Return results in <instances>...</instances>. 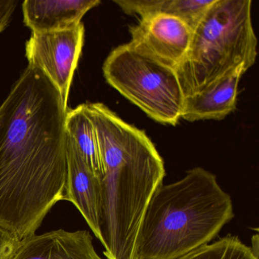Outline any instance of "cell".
I'll return each mask as SVG.
<instances>
[{
	"label": "cell",
	"instance_id": "5bb4252c",
	"mask_svg": "<svg viewBox=\"0 0 259 259\" xmlns=\"http://www.w3.org/2000/svg\"><path fill=\"white\" fill-rule=\"evenodd\" d=\"M177 259H258V254L237 236L227 235Z\"/></svg>",
	"mask_w": 259,
	"mask_h": 259
},
{
	"label": "cell",
	"instance_id": "5b68a950",
	"mask_svg": "<svg viewBox=\"0 0 259 259\" xmlns=\"http://www.w3.org/2000/svg\"><path fill=\"white\" fill-rule=\"evenodd\" d=\"M107 82L156 122L176 125L184 95L175 69L127 45L113 49L104 62Z\"/></svg>",
	"mask_w": 259,
	"mask_h": 259
},
{
	"label": "cell",
	"instance_id": "8fae6325",
	"mask_svg": "<svg viewBox=\"0 0 259 259\" xmlns=\"http://www.w3.org/2000/svg\"><path fill=\"white\" fill-rule=\"evenodd\" d=\"M99 0H25L24 22L32 32L60 31L76 26Z\"/></svg>",
	"mask_w": 259,
	"mask_h": 259
},
{
	"label": "cell",
	"instance_id": "4fadbf2b",
	"mask_svg": "<svg viewBox=\"0 0 259 259\" xmlns=\"http://www.w3.org/2000/svg\"><path fill=\"white\" fill-rule=\"evenodd\" d=\"M66 128L86 164L101 179L103 167L96 130L84 110V104L75 109H68Z\"/></svg>",
	"mask_w": 259,
	"mask_h": 259
},
{
	"label": "cell",
	"instance_id": "9a60e30c",
	"mask_svg": "<svg viewBox=\"0 0 259 259\" xmlns=\"http://www.w3.org/2000/svg\"><path fill=\"white\" fill-rule=\"evenodd\" d=\"M21 241L11 230L0 225V259H13Z\"/></svg>",
	"mask_w": 259,
	"mask_h": 259
},
{
	"label": "cell",
	"instance_id": "277c9868",
	"mask_svg": "<svg viewBox=\"0 0 259 259\" xmlns=\"http://www.w3.org/2000/svg\"><path fill=\"white\" fill-rule=\"evenodd\" d=\"M257 45L251 0H215L194 29L189 50L175 69L185 98L241 65L251 68Z\"/></svg>",
	"mask_w": 259,
	"mask_h": 259
},
{
	"label": "cell",
	"instance_id": "9c48e42d",
	"mask_svg": "<svg viewBox=\"0 0 259 259\" xmlns=\"http://www.w3.org/2000/svg\"><path fill=\"white\" fill-rule=\"evenodd\" d=\"M13 259H104L97 253L88 230H60L21 241Z\"/></svg>",
	"mask_w": 259,
	"mask_h": 259
},
{
	"label": "cell",
	"instance_id": "30bf717a",
	"mask_svg": "<svg viewBox=\"0 0 259 259\" xmlns=\"http://www.w3.org/2000/svg\"><path fill=\"white\" fill-rule=\"evenodd\" d=\"M248 70L244 65L227 72L198 93L186 97L181 119L188 122L222 120L236 110L238 86Z\"/></svg>",
	"mask_w": 259,
	"mask_h": 259
},
{
	"label": "cell",
	"instance_id": "ba28073f",
	"mask_svg": "<svg viewBox=\"0 0 259 259\" xmlns=\"http://www.w3.org/2000/svg\"><path fill=\"white\" fill-rule=\"evenodd\" d=\"M63 200L70 201L76 207L94 234L101 242V179L86 164L69 134L67 176Z\"/></svg>",
	"mask_w": 259,
	"mask_h": 259
},
{
	"label": "cell",
	"instance_id": "6da1fadb",
	"mask_svg": "<svg viewBox=\"0 0 259 259\" xmlns=\"http://www.w3.org/2000/svg\"><path fill=\"white\" fill-rule=\"evenodd\" d=\"M67 110L49 78L29 66L0 106V225L21 240L64 198Z\"/></svg>",
	"mask_w": 259,
	"mask_h": 259
},
{
	"label": "cell",
	"instance_id": "7c38bea8",
	"mask_svg": "<svg viewBox=\"0 0 259 259\" xmlns=\"http://www.w3.org/2000/svg\"><path fill=\"white\" fill-rule=\"evenodd\" d=\"M215 0H115L113 2L128 15L141 18L166 14L183 20L194 31Z\"/></svg>",
	"mask_w": 259,
	"mask_h": 259
},
{
	"label": "cell",
	"instance_id": "52a82bcc",
	"mask_svg": "<svg viewBox=\"0 0 259 259\" xmlns=\"http://www.w3.org/2000/svg\"><path fill=\"white\" fill-rule=\"evenodd\" d=\"M133 50L158 63L177 69L190 46L193 31L183 20L166 14L141 18L130 27Z\"/></svg>",
	"mask_w": 259,
	"mask_h": 259
},
{
	"label": "cell",
	"instance_id": "7a4b0ae2",
	"mask_svg": "<svg viewBox=\"0 0 259 259\" xmlns=\"http://www.w3.org/2000/svg\"><path fill=\"white\" fill-rule=\"evenodd\" d=\"M102 163L101 243L107 259H139L138 239L148 204L163 184L164 162L145 132L101 103L84 104Z\"/></svg>",
	"mask_w": 259,
	"mask_h": 259
},
{
	"label": "cell",
	"instance_id": "2e32d148",
	"mask_svg": "<svg viewBox=\"0 0 259 259\" xmlns=\"http://www.w3.org/2000/svg\"><path fill=\"white\" fill-rule=\"evenodd\" d=\"M18 4L16 0H0V33L8 26Z\"/></svg>",
	"mask_w": 259,
	"mask_h": 259
},
{
	"label": "cell",
	"instance_id": "8992f818",
	"mask_svg": "<svg viewBox=\"0 0 259 259\" xmlns=\"http://www.w3.org/2000/svg\"><path fill=\"white\" fill-rule=\"evenodd\" d=\"M84 39V27L81 22L67 29L32 32L25 46L28 66L39 69L49 78L66 109Z\"/></svg>",
	"mask_w": 259,
	"mask_h": 259
},
{
	"label": "cell",
	"instance_id": "3957f363",
	"mask_svg": "<svg viewBox=\"0 0 259 259\" xmlns=\"http://www.w3.org/2000/svg\"><path fill=\"white\" fill-rule=\"evenodd\" d=\"M233 218L231 198L216 176L194 168L156 190L141 226L138 257L179 258L211 242Z\"/></svg>",
	"mask_w": 259,
	"mask_h": 259
}]
</instances>
